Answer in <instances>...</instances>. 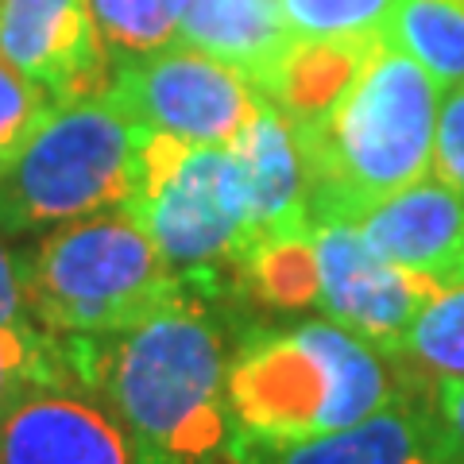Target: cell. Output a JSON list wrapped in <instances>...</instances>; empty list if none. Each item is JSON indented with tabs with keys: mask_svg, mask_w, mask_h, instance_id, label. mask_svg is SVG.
Listing matches in <instances>:
<instances>
[{
	"mask_svg": "<svg viewBox=\"0 0 464 464\" xmlns=\"http://www.w3.org/2000/svg\"><path fill=\"white\" fill-rule=\"evenodd\" d=\"M356 232L387 264L464 283V198L438 174L411 182L356 217Z\"/></svg>",
	"mask_w": 464,
	"mask_h": 464,
	"instance_id": "7c38bea8",
	"label": "cell"
},
{
	"mask_svg": "<svg viewBox=\"0 0 464 464\" xmlns=\"http://www.w3.org/2000/svg\"><path fill=\"white\" fill-rule=\"evenodd\" d=\"M105 93L143 132L206 148H228L267 105L240 70L186 43L116 66Z\"/></svg>",
	"mask_w": 464,
	"mask_h": 464,
	"instance_id": "52a82bcc",
	"label": "cell"
},
{
	"mask_svg": "<svg viewBox=\"0 0 464 464\" xmlns=\"http://www.w3.org/2000/svg\"><path fill=\"white\" fill-rule=\"evenodd\" d=\"M433 174L464 198V82L445 85L433 128Z\"/></svg>",
	"mask_w": 464,
	"mask_h": 464,
	"instance_id": "44dd1931",
	"label": "cell"
},
{
	"mask_svg": "<svg viewBox=\"0 0 464 464\" xmlns=\"http://www.w3.org/2000/svg\"><path fill=\"white\" fill-rule=\"evenodd\" d=\"M387 39L445 90L464 82V0H399Z\"/></svg>",
	"mask_w": 464,
	"mask_h": 464,
	"instance_id": "9a60e30c",
	"label": "cell"
},
{
	"mask_svg": "<svg viewBox=\"0 0 464 464\" xmlns=\"http://www.w3.org/2000/svg\"><path fill=\"white\" fill-rule=\"evenodd\" d=\"M433 414L441 426V441H445V460L449 464H464V380H441L430 391Z\"/></svg>",
	"mask_w": 464,
	"mask_h": 464,
	"instance_id": "7402d4cb",
	"label": "cell"
},
{
	"mask_svg": "<svg viewBox=\"0 0 464 464\" xmlns=\"http://www.w3.org/2000/svg\"><path fill=\"white\" fill-rule=\"evenodd\" d=\"M0 464H143L132 433L85 383L39 387L0 422Z\"/></svg>",
	"mask_w": 464,
	"mask_h": 464,
	"instance_id": "9c48e42d",
	"label": "cell"
},
{
	"mask_svg": "<svg viewBox=\"0 0 464 464\" xmlns=\"http://www.w3.org/2000/svg\"><path fill=\"white\" fill-rule=\"evenodd\" d=\"M27 317L54 337H109L186 295L124 206L58 225L16 248Z\"/></svg>",
	"mask_w": 464,
	"mask_h": 464,
	"instance_id": "277c9868",
	"label": "cell"
},
{
	"mask_svg": "<svg viewBox=\"0 0 464 464\" xmlns=\"http://www.w3.org/2000/svg\"><path fill=\"white\" fill-rule=\"evenodd\" d=\"M232 310L186 290L124 333L63 337L78 383L112 406L143 464H225Z\"/></svg>",
	"mask_w": 464,
	"mask_h": 464,
	"instance_id": "6da1fadb",
	"label": "cell"
},
{
	"mask_svg": "<svg viewBox=\"0 0 464 464\" xmlns=\"http://www.w3.org/2000/svg\"><path fill=\"white\" fill-rule=\"evenodd\" d=\"M78 383L66 341L35 322L0 325V422L39 387Z\"/></svg>",
	"mask_w": 464,
	"mask_h": 464,
	"instance_id": "e0dca14e",
	"label": "cell"
},
{
	"mask_svg": "<svg viewBox=\"0 0 464 464\" xmlns=\"http://www.w3.org/2000/svg\"><path fill=\"white\" fill-rule=\"evenodd\" d=\"M391 368H411L422 380H464V283L445 286L422 310L411 333L387 360Z\"/></svg>",
	"mask_w": 464,
	"mask_h": 464,
	"instance_id": "ac0fdd59",
	"label": "cell"
},
{
	"mask_svg": "<svg viewBox=\"0 0 464 464\" xmlns=\"http://www.w3.org/2000/svg\"><path fill=\"white\" fill-rule=\"evenodd\" d=\"M51 105L54 97L43 85L24 78L16 66H8L0 58V170L16 159V151L39 128L43 116L51 112Z\"/></svg>",
	"mask_w": 464,
	"mask_h": 464,
	"instance_id": "ffe728a7",
	"label": "cell"
},
{
	"mask_svg": "<svg viewBox=\"0 0 464 464\" xmlns=\"http://www.w3.org/2000/svg\"><path fill=\"white\" fill-rule=\"evenodd\" d=\"M395 395L387 356L325 317L248 325L228 353V418L232 433L248 438H317L364 422Z\"/></svg>",
	"mask_w": 464,
	"mask_h": 464,
	"instance_id": "3957f363",
	"label": "cell"
},
{
	"mask_svg": "<svg viewBox=\"0 0 464 464\" xmlns=\"http://www.w3.org/2000/svg\"><path fill=\"white\" fill-rule=\"evenodd\" d=\"M225 464H449L441 426L426 399H402V391L372 418L317 438L271 441L232 433Z\"/></svg>",
	"mask_w": 464,
	"mask_h": 464,
	"instance_id": "30bf717a",
	"label": "cell"
},
{
	"mask_svg": "<svg viewBox=\"0 0 464 464\" xmlns=\"http://www.w3.org/2000/svg\"><path fill=\"white\" fill-rule=\"evenodd\" d=\"M143 136L148 132L105 90L54 101L16 159L0 170V232L20 244L128 206Z\"/></svg>",
	"mask_w": 464,
	"mask_h": 464,
	"instance_id": "5b68a950",
	"label": "cell"
},
{
	"mask_svg": "<svg viewBox=\"0 0 464 464\" xmlns=\"http://www.w3.org/2000/svg\"><path fill=\"white\" fill-rule=\"evenodd\" d=\"M395 8L399 0H283V20L302 43H375Z\"/></svg>",
	"mask_w": 464,
	"mask_h": 464,
	"instance_id": "d6986e66",
	"label": "cell"
},
{
	"mask_svg": "<svg viewBox=\"0 0 464 464\" xmlns=\"http://www.w3.org/2000/svg\"><path fill=\"white\" fill-rule=\"evenodd\" d=\"M97 27L101 51L109 58V74L132 58L174 47L190 0H85Z\"/></svg>",
	"mask_w": 464,
	"mask_h": 464,
	"instance_id": "2e32d148",
	"label": "cell"
},
{
	"mask_svg": "<svg viewBox=\"0 0 464 464\" xmlns=\"http://www.w3.org/2000/svg\"><path fill=\"white\" fill-rule=\"evenodd\" d=\"M0 58L54 101L109 85V58L85 0H0Z\"/></svg>",
	"mask_w": 464,
	"mask_h": 464,
	"instance_id": "8fae6325",
	"label": "cell"
},
{
	"mask_svg": "<svg viewBox=\"0 0 464 464\" xmlns=\"http://www.w3.org/2000/svg\"><path fill=\"white\" fill-rule=\"evenodd\" d=\"M179 43L221 58L264 93L295 39L283 20V0H190Z\"/></svg>",
	"mask_w": 464,
	"mask_h": 464,
	"instance_id": "5bb4252c",
	"label": "cell"
},
{
	"mask_svg": "<svg viewBox=\"0 0 464 464\" xmlns=\"http://www.w3.org/2000/svg\"><path fill=\"white\" fill-rule=\"evenodd\" d=\"M441 85L387 35L372 43L333 105L295 124L306 163L310 225L356 221L433 170Z\"/></svg>",
	"mask_w": 464,
	"mask_h": 464,
	"instance_id": "7a4b0ae2",
	"label": "cell"
},
{
	"mask_svg": "<svg viewBox=\"0 0 464 464\" xmlns=\"http://www.w3.org/2000/svg\"><path fill=\"white\" fill-rule=\"evenodd\" d=\"M124 209L194 298L237 306V275L248 256V209L228 148L148 132L140 143L136 190Z\"/></svg>",
	"mask_w": 464,
	"mask_h": 464,
	"instance_id": "8992f818",
	"label": "cell"
},
{
	"mask_svg": "<svg viewBox=\"0 0 464 464\" xmlns=\"http://www.w3.org/2000/svg\"><path fill=\"white\" fill-rule=\"evenodd\" d=\"M317 259V310L325 322L356 333L387 360L422 317V310L445 290L441 279L380 259L353 221L314 225Z\"/></svg>",
	"mask_w": 464,
	"mask_h": 464,
	"instance_id": "ba28073f",
	"label": "cell"
},
{
	"mask_svg": "<svg viewBox=\"0 0 464 464\" xmlns=\"http://www.w3.org/2000/svg\"><path fill=\"white\" fill-rule=\"evenodd\" d=\"M240 167L244 209H248V248L267 240L310 237V198H306V163L295 136V124L271 101L256 112V121L228 143Z\"/></svg>",
	"mask_w": 464,
	"mask_h": 464,
	"instance_id": "4fadbf2b",
	"label": "cell"
},
{
	"mask_svg": "<svg viewBox=\"0 0 464 464\" xmlns=\"http://www.w3.org/2000/svg\"><path fill=\"white\" fill-rule=\"evenodd\" d=\"M32 322L24 306V286H20V264L12 240L0 232V325H20Z\"/></svg>",
	"mask_w": 464,
	"mask_h": 464,
	"instance_id": "603a6c76",
	"label": "cell"
}]
</instances>
